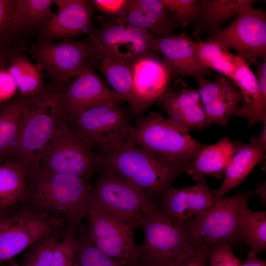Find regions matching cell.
<instances>
[{"label": "cell", "mask_w": 266, "mask_h": 266, "mask_svg": "<svg viewBox=\"0 0 266 266\" xmlns=\"http://www.w3.org/2000/svg\"><path fill=\"white\" fill-rule=\"evenodd\" d=\"M62 88L52 81L43 93L32 98L26 108L16 144L8 159L20 165L28 176L39 171L45 147L66 117L60 98Z\"/></svg>", "instance_id": "6da1fadb"}, {"label": "cell", "mask_w": 266, "mask_h": 266, "mask_svg": "<svg viewBox=\"0 0 266 266\" xmlns=\"http://www.w3.org/2000/svg\"><path fill=\"white\" fill-rule=\"evenodd\" d=\"M126 140L180 173H185L207 146L193 138L183 127L155 111L139 117L131 125Z\"/></svg>", "instance_id": "7a4b0ae2"}, {"label": "cell", "mask_w": 266, "mask_h": 266, "mask_svg": "<svg viewBox=\"0 0 266 266\" xmlns=\"http://www.w3.org/2000/svg\"><path fill=\"white\" fill-rule=\"evenodd\" d=\"M97 153L98 165L141 191L156 203L180 174L145 149L126 139Z\"/></svg>", "instance_id": "3957f363"}, {"label": "cell", "mask_w": 266, "mask_h": 266, "mask_svg": "<svg viewBox=\"0 0 266 266\" xmlns=\"http://www.w3.org/2000/svg\"><path fill=\"white\" fill-rule=\"evenodd\" d=\"M91 188L87 179L70 174L39 169L28 178V189L36 210L63 218L73 227L88 215Z\"/></svg>", "instance_id": "277c9868"}, {"label": "cell", "mask_w": 266, "mask_h": 266, "mask_svg": "<svg viewBox=\"0 0 266 266\" xmlns=\"http://www.w3.org/2000/svg\"><path fill=\"white\" fill-rule=\"evenodd\" d=\"M188 222L171 217L155 202H149L139 224L143 231L144 240L139 246L137 263L144 266H164L195 247Z\"/></svg>", "instance_id": "5b68a950"}, {"label": "cell", "mask_w": 266, "mask_h": 266, "mask_svg": "<svg viewBox=\"0 0 266 266\" xmlns=\"http://www.w3.org/2000/svg\"><path fill=\"white\" fill-rule=\"evenodd\" d=\"M86 59L91 66L106 60L132 65L140 58L158 52L157 36L141 28L110 19L84 39Z\"/></svg>", "instance_id": "8992f818"}, {"label": "cell", "mask_w": 266, "mask_h": 266, "mask_svg": "<svg viewBox=\"0 0 266 266\" xmlns=\"http://www.w3.org/2000/svg\"><path fill=\"white\" fill-rule=\"evenodd\" d=\"M252 191L238 192L229 197H217L205 212L188 222L194 246L207 251L227 245L233 247L243 239L241 218Z\"/></svg>", "instance_id": "52a82bcc"}, {"label": "cell", "mask_w": 266, "mask_h": 266, "mask_svg": "<svg viewBox=\"0 0 266 266\" xmlns=\"http://www.w3.org/2000/svg\"><path fill=\"white\" fill-rule=\"evenodd\" d=\"M67 124L90 149L104 151L126 139L131 126L118 105L100 106L66 116Z\"/></svg>", "instance_id": "ba28073f"}, {"label": "cell", "mask_w": 266, "mask_h": 266, "mask_svg": "<svg viewBox=\"0 0 266 266\" xmlns=\"http://www.w3.org/2000/svg\"><path fill=\"white\" fill-rule=\"evenodd\" d=\"M257 1L249 0L229 25L206 37L234 50L249 65L266 57V14L263 7H254Z\"/></svg>", "instance_id": "9c48e42d"}, {"label": "cell", "mask_w": 266, "mask_h": 266, "mask_svg": "<svg viewBox=\"0 0 266 266\" xmlns=\"http://www.w3.org/2000/svg\"><path fill=\"white\" fill-rule=\"evenodd\" d=\"M151 201H155L118 176L103 169L92 186L88 204L89 209L105 211L138 228L144 209Z\"/></svg>", "instance_id": "30bf717a"}, {"label": "cell", "mask_w": 266, "mask_h": 266, "mask_svg": "<svg viewBox=\"0 0 266 266\" xmlns=\"http://www.w3.org/2000/svg\"><path fill=\"white\" fill-rule=\"evenodd\" d=\"M96 165H98L97 153L73 132L65 118L45 147L39 169L73 174L87 179Z\"/></svg>", "instance_id": "8fae6325"}, {"label": "cell", "mask_w": 266, "mask_h": 266, "mask_svg": "<svg viewBox=\"0 0 266 266\" xmlns=\"http://www.w3.org/2000/svg\"><path fill=\"white\" fill-rule=\"evenodd\" d=\"M64 221L27 208L4 217L0 223V264L62 227Z\"/></svg>", "instance_id": "7c38bea8"}, {"label": "cell", "mask_w": 266, "mask_h": 266, "mask_svg": "<svg viewBox=\"0 0 266 266\" xmlns=\"http://www.w3.org/2000/svg\"><path fill=\"white\" fill-rule=\"evenodd\" d=\"M89 230L93 243L110 258L124 266L137 264L139 246L134 240L137 229L105 211L89 209Z\"/></svg>", "instance_id": "4fadbf2b"}, {"label": "cell", "mask_w": 266, "mask_h": 266, "mask_svg": "<svg viewBox=\"0 0 266 266\" xmlns=\"http://www.w3.org/2000/svg\"><path fill=\"white\" fill-rule=\"evenodd\" d=\"M36 65L56 84L65 86L81 69L88 57L85 39H63L58 42L32 43L28 49Z\"/></svg>", "instance_id": "5bb4252c"}, {"label": "cell", "mask_w": 266, "mask_h": 266, "mask_svg": "<svg viewBox=\"0 0 266 266\" xmlns=\"http://www.w3.org/2000/svg\"><path fill=\"white\" fill-rule=\"evenodd\" d=\"M60 98L66 116L94 107L118 105L122 101L87 59L73 80L61 89Z\"/></svg>", "instance_id": "9a60e30c"}, {"label": "cell", "mask_w": 266, "mask_h": 266, "mask_svg": "<svg viewBox=\"0 0 266 266\" xmlns=\"http://www.w3.org/2000/svg\"><path fill=\"white\" fill-rule=\"evenodd\" d=\"M133 93L130 107L135 115L141 114L169 87L173 79L168 68L157 54L145 56L131 66Z\"/></svg>", "instance_id": "2e32d148"}, {"label": "cell", "mask_w": 266, "mask_h": 266, "mask_svg": "<svg viewBox=\"0 0 266 266\" xmlns=\"http://www.w3.org/2000/svg\"><path fill=\"white\" fill-rule=\"evenodd\" d=\"M157 101L168 119L188 131H200L207 127L204 108L198 90L187 85L182 78L174 79Z\"/></svg>", "instance_id": "e0dca14e"}, {"label": "cell", "mask_w": 266, "mask_h": 266, "mask_svg": "<svg viewBox=\"0 0 266 266\" xmlns=\"http://www.w3.org/2000/svg\"><path fill=\"white\" fill-rule=\"evenodd\" d=\"M94 10L91 0H69L41 28L36 34L37 41L72 40L81 35L88 36L96 28L93 24Z\"/></svg>", "instance_id": "ac0fdd59"}, {"label": "cell", "mask_w": 266, "mask_h": 266, "mask_svg": "<svg viewBox=\"0 0 266 266\" xmlns=\"http://www.w3.org/2000/svg\"><path fill=\"white\" fill-rule=\"evenodd\" d=\"M195 79L204 108L207 127L214 124L226 125L243 101L239 89L232 79L221 75L216 76L214 80H209L205 77Z\"/></svg>", "instance_id": "d6986e66"}, {"label": "cell", "mask_w": 266, "mask_h": 266, "mask_svg": "<svg viewBox=\"0 0 266 266\" xmlns=\"http://www.w3.org/2000/svg\"><path fill=\"white\" fill-rule=\"evenodd\" d=\"M157 39L158 52L163 55L173 79L212 75V70L198 58L194 40L185 33H170L157 37Z\"/></svg>", "instance_id": "ffe728a7"}, {"label": "cell", "mask_w": 266, "mask_h": 266, "mask_svg": "<svg viewBox=\"0 0 266 266\" xmlns=\"http://www.w3.org/2000/svg\"><path fill=\"white\" fill-rule=\"evenodd\" d=\"M217 197L211 191L205 180L187 187H168L159 199L158 206L171 217L187 222L207 210Z\"/></svg>", "instance_id": "44dd1931"}, {"label": "cell", "mask_w": 266, "mask_h": 266, "mask_svg": "<svg viewBox=\"0 0 266 266\" xmlns=\"http://www.w3.org/2000/svg\"><path fill=\"white\" fill-rule=\"evenodd\" d=\"M109 19L146 30L157 37L172 33L175 30L182 28L160 0H130L124 12Z\"/></svg>", "instance_id": "7402d4cb"}, {"label": "cell", "mask_w": 266, "mask_h": 266, "mask_svg": "<svg viewBox=\"0 0 266 266\" xmlns=\"http://www.w3.org/2000/svg\"><path fill=\"white\" fill-rule=\"evenodd\" d=\"M53 0H10L8 27L12 41L24 46L54 14Z\"/></svg>", "instance_id": "603a6c76"}, {"label": "cell", "mask_w": 266, "mask_h": 266, "mask_svg": "<svg viewBox=\"0 0 266 266\" xmlns=\"http://www.w3.org/2000/svg\"><path fill=\"white\" fill-rule=\"evenodd\" d=\"M236 151L229 165L221 186L213 193L218 198L224 197L237 187L265 157L266 142L258 136L252 137L248 143L235 141Z\"/></svg>", "instance_id": "cb8c5ba5"}, {"label": "cell", "mask_w": 266, "mask_h": 266, "mask_svg": "<svg viewBox=\"0 0 266 266\" xmlns=\"http://www.w3.org/2000/svg\"><path fill=\"white\" fill-rule=\"evenodd\" d=\"M231 79L243 96V104L234 115L246 119L249 127L256 123H266V101L261 97L257 77L241 58Z\"/></svg>", "instance_id": "d4e9b609"}, {"label": "cell", "mask_w": 266, "mask_h": 266, "mask_svg": "<svg viewBox=\"0 0 266 266\" xmlns=\"http://www.w3.org/2000/svg\"><path fill=\"white\" fill-rule=\"evenodd\" d=\"M237 145L227 136L214 144L206 146L198 155L185 173L200 182L210 175L217 179L225 176L236 151Z\"/></svg>", "instance_id": "484cf974"}, {"label": "cell", "mask_w": 266, "mask_h": 266, "mask_svg": "<svg viewBox=\"0 0 266 266\" xmlns=\"http://www.w3.org/2000/svg\"><path fill=\"white\" fill-rule=\"evenodd\" d=\"M249 0H200L199 17L192 36L201 40L203 33L213 34L221 29L224 22L236 16Z\"/></svg>", "instance_id": "4316f807"}, {"label": "cell", "mask_w": 266, "mask_h": 266, "mask_svg": "<svg viewBox=\"0 0 266 266\" xmlns=\"http://www.w3.org/2000/svg\"><path fill=\"white\" fill-rule=\"evenodd\" d=\"M32 98L18 94L0 105V158L9 159L11 156Z\"/></svg>", "instance_id": "83f0119b"}, {"label": "cell", "mask_w": 266, "mask_h": 266, "mask_svg": "<svg viewBox=\"0 0 266 266\" xmlns=\"http://www.w3.org/2000/svg\"><path fill=\"white\" fill-rule=\"evenodd\" d=\"M26 49L28 48L25 45L15 46L7 68L16 83L18 94L33 97L43 93L46 86L44 84L43 71L23 53Z\"/></svg>", "instance_id": "f1b7e54d"}, {"label": "cell", "mask_w": 266, "mask_h": 266, "mask_svg": "<svg viewBox=\"0 0 266 266\" xmlns=\"http://www.w3.org/2000/svg\"><path fill=\"white\" fill-rule=\"evenodd\" d=\"M28 188V176L18 163L4 159L0 170V210L22 200Z\"/></svg>", "instance_id": "f546056e"}, {"label": "cell", "mask_w": 266, "mask_h": 266, "mask_svg": "<svg viewBox=\"0 0 266 266\" xmlns=\"http://www.w3.org/2000/svg\"><path fill=\"white\" fill-rule=\"evenodd\" d=\"M196 52L202 64L220 75L232 79L240 57L233 54L230 49L210 40H194Z\"/></svg>", "instance_id": "4dcf8cb0"}, {"label": "cell", "mask_w": 266, "mask_h": 266, "mask_svg": "<svg viewBox=\"0 0 266 266\" xmlns=\"http://www.w3.org/2000/svg\"><path fill=\"white\" fill-rule=\"evenodd\" d=\"M94 66L102 73L112 89L122 101H126L130 106L133 93L131 66L126 64L109 60Z\"/></svg>", "instance_id": "1f68e13d"}, {"label": "cell", "mask_w": 266, "mask_h": 266, "mask_svg": "<svg viewBox=\"0 0 266 266\" xmlns=\"http://www.w3.org/2000/svg\"><path fill=\"white\" fill-rule=\"evenodd\" d=\"M243 239L251 247L250 252L257 254L266 249V212L256 211L245 205L241 214Z\"/></svg>", "instance_id": "d6a6232c"}, {"label": "cell", "mask_w": 266, "mask_h": 266, "mask_svg": "<svg viewBox=\"0 0 266 266\" xmlns=\"http://www.w3.org/2000/svg\"><path fill=\"white\" fill-rule=\"evenodd\" d=\"M78 227L77 266H124L108 257L93 243L88 229L81 225Z\"/></svg>", "instance_id": "836d02e7"}, {"label": "cell", "mask_w": 266, "mask_h": 266, "mask_svg": "<svg viewBox=\"0 0 266 266\" xmlns=\"http://www.w3.org/2000/svg\"><path fill=\"white\" fill-rule=\"evenodd\" d=\"M165 8L183 27L196 23L199 17L200 0H160Z\"/></svg>", "instance_id": "e575fe53"}, {"label": "cell", "mask_w": 266, "mask_h": 266, "mask_svg": "<svg viewBox=\"0 0 266 266\" xmlns=\"http://www.w3.org/2000/svg\"><path fill=\"white\" fill-rule=\"evenodd\" d=\"M54 232L34 243L23 266H51L55 248L60 240L58 234Z\"/></svg>", "instance_id": "d590c367"}, {"label": "cell", "mask_w": 266, "mask_h": 266, "mask_svg": "<svg viewBox=\"0 0 266 266\" xmlns=\"http://www.w3.org/2000/svg\"><path fill=\"white\" fill-rule=\"evenodd\" d=\"M73 229L69 226L62 240L57 244L51 266H77V240Z\"/></svg>", "instance_id": "8d00e7d4"}, {"label": "cell", "mask_w": 266, "mask_h": 266, "mask_svg": "<svg viewBox=\"0 0 266 266\" xmlns=\"http://www.w3.org/2000/svg\"><path fill=\"white\" fill-rule=\"evenodd\" d=\"M164 266H209L205 250L193 247L178 259Z\"/></svg>", "instance_id": "74e56055"}, {"label": "cell", "mask_w": 266, "mask_h": 266, "mask_svg": "<svg viewBox=\"0 0 266 266\" xmlns=\"http://www.w3.org/2000/svg\"><path fill=\"white\" fill-rule=\"evenodd\" d=\"M94 8L113 18L120 15L127 9L130 0H92Z\"/></svg>", "instance_id": "f35d334b"}, {"label": "cell", "mask_w": 266, "mask_h": 266, "mask_svg": "<svg viewBox=\"0 0 266 266\" xmlns=\"http://www.w3.org/2000/svg\"><path fill=\"white\" fill-rule=\"evenodd\" d=\"M7 67V66L0 67V105L18 94L17 86Z\"/></svg>", "instance_id": "ab89813d"}, {"label": "cell", "mask_w": 266, "mask_h": 266, "mask_svg": "<svg viewBox=\"0 0 266 266\" xmlns=\"http://www.w3.org/2000/svg\"><path fill=\"white\" fill-rule=\"evenodd\" d=\"M10 0H0V46H8L12 41L8 27Z\"/></svg>", "instance_id": "60d3db41"}, {"label": "cell", "mask_w": 266, "mask_h": 266, "mask_svg": "<svg viewBox=\"0 0 266 266\" xmlns=\"http://www.w3.org/2000/svg\"><path fill=\"white\" fill-rule=\"evenodd\" d=\"M257 255L249 252L246 259L243 262L236 257L228 266H266V261L259 259Z\"/></svg>", "instance_id": "b9f144b4"}, {"label": "cell", "mask_w": 266, "mask_h": 266, "mask_svg": "<svg viewBox=\"0 0 266 266\" xmlns=\"http://www.w3.org/2000/svg\"><path fill=\"white\" fill-rule=\"evenodd\" d=\"M12 49L8 46H0V67L8 65Z\"/></svg>", "instance_id": "7bdbcfd3"}, {"label": "cell", "mask_w": 266, "mask_h": 266, "mask_svg": "<svg viewBox=\"0 0 266 266\" xmlns=\"http://www.w3.org/2000/svg\"><path fill=\"white\" fill-rule=\"evenodd\" d=\"M253 192L261 198L263 204L266 205V181L258 185L255 191Z\"/></svg>", "instance_id": "ee69618b"}, {"label": "cell", "mask_w": 266, "mask_h": 266, "mask_svg": "<svg viewBox=\"0 0 266 266\" xmlns=\"http://www.w3.org/2000/svg\"><path fill=\"white\" fill-rule=\"evenodd\" d=\"M144 266L141 264H134V265H125V266Z\"/></svg>", "instance_id": "f6af8a7d"}, {"label": "cell", "mask_w": 266, "mask_h": 266, "mask_svg": "<svg viewBox=\"0 0 266 266\" xmlns=\"http://www.w3.org/2000/svg\"><path fill=\"white\" fill-rule=\"evenodd\" d=\"M4 159H3V158H0V170L1 167V166L2 165Z\"/></svg>", "instance_id": "bcb514c9"}, {"label": "cell", "mask_w": 266, "mask_h": 266, "mask_svg": "<svg viewBox=\"0 0 266 266\" xmlns=\"http://www.w3.org/2000/svg\"><path fill=\"white\" fill-rule=\"evenodd\" d=\"M4 216H3L0 213V223L1 222V221H2V220L3 219V218H4Z\"/></svg>", "instance_id": "7dc6e473"}]
</instances>
